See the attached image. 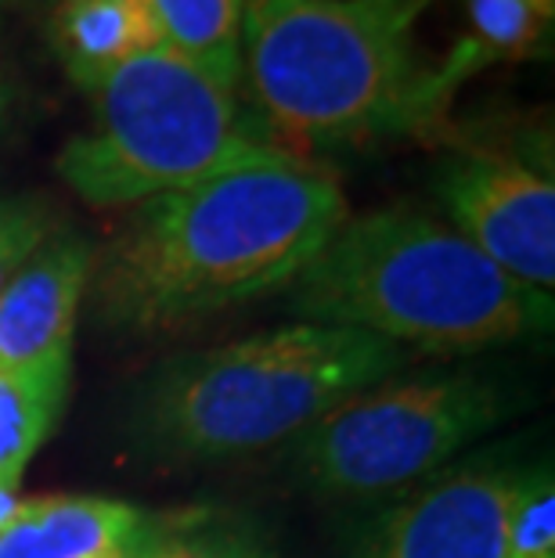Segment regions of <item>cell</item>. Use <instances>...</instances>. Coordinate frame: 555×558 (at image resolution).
I'll use <instances>...</instances> for the list:
<instances>
[{"instance_id":"1","label":"cell","mask_w":555,"mask_h":558,"mask_svg":"<svg viewBox=\"0 0 555 558\" xmlns=\"http://www.w3.org/2000/svg\"><path fill=\"white\" fill-rule=\"evenodd\" d=\"M336 177L289 151L159 195L94 248L87 300L116 331H170L289 289L347 220Z\"/></svg>"},{"instance_id":"2","label":"cell","mask_w":555,"mask_h":558,"mask_svg":"<svg viewBox=\"0 0 555 558\" xmlns=\"http://www.w3.org/2000/svg\"><path fill=\"white\" fill-rule=\"evenodd\" d=\"M441 0H245L242 80L270 130L306 148L400 137L436 123L462 87L419 51Z\"/></svg>"},{"instance_id":"3","label":"cell","mask_w":555,"mask_h":558,"mask_svg":"<svg viewBox=\"0 0 555 558\" xmlns=\"http://www.w3.org/2000/svg\"><path fill=\"white\" fill-rule=\"evenodd\" d=\"M286 292L300 320L405 353L487 350L552 325V292L519 284L447 220L405 206L347 217Z\"/></svg>"},{"instance_id":"4","label":"cell","mask_w":555,"mask_h":558,"mask_svg":"<svg viewBox=\"0 0 555 558\" xmlns=\"http://www.w3.org/2000/svg\"><path fill=\"white\" fill-rule=\"evenodd\" d=\"M405 361L394 342L297 320L167 364L145 389L141 429L162 454L188 461L256 454L297 444L336 403Z\"/></svg>"},{"instance_id":"5","label":"cell","mask_w":555,"mask_h":558,"mask_svg":"<svg viewBox=\"0 0 555 558\" xmlns=\"http://www.w3.org/2000/svg\"><path fill=\"white\" fill-rule=\"evenodd\" d=\"M91 101V126L65 141L55 170L98 209L141 206L281 151L253 126L239 90L167 47L116 69Z\"/></svg>"},{"instance_id":"6","label":"cell","mask_w":555,"mask_h":558,"mask_svg":"<svg viewBox=\"0 0 555 558\" xmlns=\"http://www.w3.org/2000/svg\"><path fill=\"white\" fill-rule=\"evenodd\" d=\"M502 411V393L483 375H386L297 439V472L336 501H383L444 472Z\"/></svg>"},{"instance_id":"7","label":"cell","mask_w":555,"mask_h":558,"mask_svg":"<svg viewBox=\"0 0 555 558\" xmlns=\"http://www.w3.org/2000/svg\"><path fill=\"white\" fill-rule=\"evenodd\" d=\"M447 223L494 267L552 292L555 284V184L548 173L502 151H466L436 173Z\"/></svg>"},{"instance_id":"8","label":"cell","mask_w":555,"mask_h":558,"mask_svg":"<svg viewBox=\"0 0 555 558\" xmlns=\"http://www.w3.org/2000/svg\"><path fill=\"white\" fill-rule=\"evenodd\" d=\"M512 483L498 461L436 472L375 515L350 558H502Z\"/></svg>"},{"instance_id":"9","label":"cell","mask_w":555,"mask_h":558,"mask_svg":"<svg viewBox=\"0 0 555 558\" xmlns=\"http://www.w3.org/2000/svg\"><path fill=\"white\" fill-rule=\"evenodd\" d=\"M94 245L80 231H51L0 292V372L73 367L80 303Z\"/></svg>"},{"instance_id":"10","label":"cell","mask_w":555,"mask_h":558,"mask_svg":"<svg viewBox=\"0 0 555 558\" xmlns=\"http://www.w3.org/2000/svg\"><path fill=\"white\" fill-rule=\"evenodd\" d=\"M148 515L112 497H22L0 530V558H109L145 537Z\"/></svg>"},{"instance_id":"11","label":"cell","mask_w":555,"mask_h":558,"mask_svg":"<svg viewBox=\"0 0 555 558\" xmlns=\"http://www.w3.org/2000/svg\"><path fill=\"white\" fill-rule=\"evenodd\" d=\"M47 29L69 80L87 94L116 69L159 47L145 0H58Z\"/></svg>"},{"instance_id":"12","label":"cell","mask_w":555,"mask_h":558,"mask_svg":"<svg viewBox=\"0 0 555 558\" xmlns=\"http://www.w3.org/2000/svg\"><path fill=\"white\" fill-rule=\"evenodd\" d=\"M159 47L184 58L224 87L242 83V8L245 0H145Z\"/></svg>"},{"instance_id":"13","label":"cell","mask_w":555,"mask_h":558,"mask_svg":"<svg viewBox=\"0 0 555 558\" xmlns=\"http://www.w3.org/2000/svg\"><path fill=\"white\" fill-rule=\"evenodd\" d=\"M73 367L0 372V490L19 494L29 461L62 418Z\"/></svg>"},{"instance_id":"14","label":"cell","mask_w":555,"mask_h":558,"mask_svg":"<svg viewBox=\"0 0 555 558\" xmlns=\"http://www.w3.org/2000/svg\"><path fill=\"white\" fill-rule=\"evenodd\" d=\"M469 37L444 58L458 83L491 62L548 54L555 0H466Z\"/></svg>"},{"instance_id":"15","label":"cell","mask_w":555,"mask_h":558,"mask_svg":"<svg viewBox=\"0 0 555 558\" xmlns=\"http://www.w3.org/2000/svg\"><path fill=\"white\" fill-rule=\"evenodd\" d=\"M137 558H270L256 533L214 515L148 519Z\"/></svg>"},{"instance_id":"16","label":"cell","mask_w":555,"mask_h":558,"mask_svg":"<svg viewBox=\"0 0 555 558\" xmlns=\"http://www.w3.org/2000/svg\"><path fill=\"white\" fill-rule=\"evenodd\" d=\"M502 558H555V480L548 469L516 472Z\"/></svg>"},{"instance_id":"17","label":"cell","mask_w":555,"mask_h":558,"mask_svg":"<svg viewBox=\"0 0 555 558\" xmlns=\"http://www.w3.org/2000/svg\"><path fill=\"white\" fill-rule=\"evenodd\" d=\"M55 231L51 209L37 198H0V292L33 248Z\"/></svg>"},{"instance_id":"18","label":"cell","mask_w":555,"mask_h":558,"mask_svg":"<svg viewBox=\"0 0 555 558\" xmlns=\"http://www.w3.org/2000/svg\"><path fill=\"white\" fill-rule=\"evenodd\" d=\"M11 112H15V80H11V69H8L4 47H0V134H4V130H8Z\"/></svg>"},{"instance_id":"19","label":"cell","mask_w":555,"mask_h":558,"mask_svg":"<svg viewBox=\"0 0 555 558\" xmlns=\"http://www.w3.org/2000/svg\"><path fill=\"white\" fill-rule=\"evenodd\" d=\"M55 4L58 0H0V8H19V11H40V8L51 11Z\"/></svg>"},{"instance_id":"20","label":"cell","mask_w":555,"mask_h":558,"mask_svg":"<svg viewBox=\"0 0 555 558\" xmlns=\"http://www.w3.org/2000/svg\"><path fill=\"white\" fill-rule=\"evenodd\" d=\"M148 530V526H145ZM141 544V541H137ZM137 544H134V548H130V551H120V555H109V558H137Z\"/></svg>"}]
</instances>
